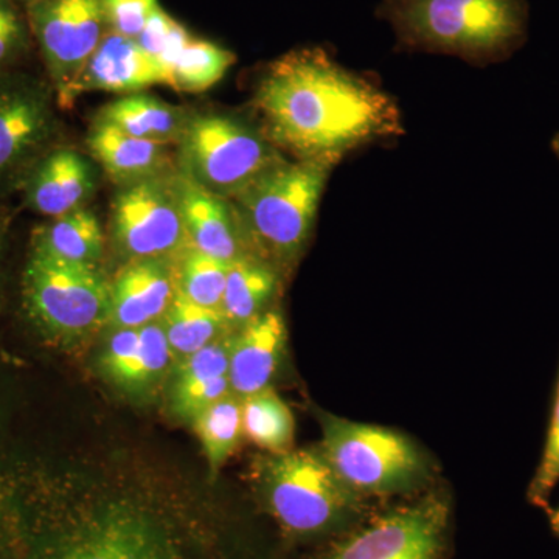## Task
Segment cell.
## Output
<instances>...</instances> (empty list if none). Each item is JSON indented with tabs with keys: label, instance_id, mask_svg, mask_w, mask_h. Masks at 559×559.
Listing matches in <instances>:
<instances>
[{
	"label": "cell",
	"instance_id": "6da1fadb",
	"mask_svg": "<svg viewBox=\"0 0 559 559\" xmlns=\"http://www.w3.org/2000/svg\"><path fill=\"white\" fill-rule=\"evenodd\" d=\"M0 559H245L212 496L156 476L13 465Z\"/></svg>",
	"mask_w": 559,
	"mask_h": 559
},
{
	"label": "cell",
	"instance_id": "7a4b0ae2",
	"mask_svg": "<svg viewBox=\"0 0 559 559\" xmlns=\"http://www.w3.org/2000/svg\"><path fill=\"white\" fill-rule=\"evenodd\" d=\"M252 105L275 148L333 168L345 154L404 132L395 98L322 47L293 50L267 64Z\"/></svg>",
	"mask_w": 559,
	"mask_h": 559
},
{
	"label": "cell",
	"instance_id": "3957f363",
	"mask_svg": "<svg viewBox=\"0 0 559 559\" xmlns=\"http://www.w3.org/2000/svg\"><path fill=\"white\" fill-rule=\"evenodd\" d=\"M396 50L454 55L471 64L509 60L527 40L525 0H382Z\"/></svg>",
	"mask_w": 559,
	"mask_h": 559
},
{
	"label": "cell",
	"instance_id": "277c9868",
	"mask_svg": "<svg viewBox=\"0 0 559 559\" xmlns=\"http://www.w3.org/2000/svg\"><path fill=\"white\" fill-rule=\"evenodd\" d=\"M333 167L318 162H280L230 200L253 255L277 271L293 267L307 248Z\"/></svg>",
	"mask_w": 559,
	"mask_h": 559
},
{
	"label": "cell",
	"instance_id": "5b68a950",
	"mask_svg": "<svg viewBox=\"0 0 559 559\" xmlns=\"http://www.w3.org/2000/svg\"><path fill=\"white\" fill-rule=\"evenodd\" d=\"M263 460L261 499L286 535L296 539L326 535L358 513V492L341 479L322 451L289 450Z\"/></svg>",
	"mask_w": 559,
	"mask_h": 559
},
{
	"label": "cell",
	"instance_id": "8992f818",
	"mask_svg": "<svg viewBox=\"0 0 559 559\" xmlns=\"http://www.w3.org/2000/svg\"><path fill=\"white\" fill-rule=\"evenodd\" d=\"M21 296L33 326L55 344H75L109 323L110 283L94 264L70 263L31 249Z\"/></svg>",
	"mask_w": 559,
	"mask_h": 559
},
{
	"label": "cell",
	"instance_id": "52a82bcc",
	"mask_svg": "<svg viewBox=\"0 0 559 559\" xmlns=\"http://www.w3.org/2000/svg\"><path fill=\"white\" fill-rule=\"evenodd\" d=\"M178 145V173L226 200L285 160L259 128L227 114L190 116Z\"/></svg>",
	"mask_w": 559,
	"mask_h": 559
},
{
	"label": "cell",
	"instance_id": "ba28073f",
	"mask_svg": "<svg viewBox=\"0 0 559 559\" xmlns=\"http://www.w3.org/2000/svg\"><path fill=\"white\" fill-rule=\"evenodd\" d=\"M322 452L353 491H403L425 471L417 447L403 433L323 414Z\"/></svg>",
	"mask_w": 559,
	"mask_h": 559
},
{
	"label": "cell",
	"instance_id": "9c48e42d",
	"mask_svg": "<svg viewBox=\"0 0 559 559\" xmlns=\"http://www.w3.org/2000/svg\"><path fill=\"white\" fill-rule=\"evenodd\" d=\"M57 95L47 81L0 72V202L20 193L36 160L58 145Z\"/></svg>",
	"mask_w": 559,
	"mask_h": 559
},
{
	"label": "cell",
	"instance_id": "30bf717a",
	"mask_svg": "<svg viewBox=\"0 0 559 559\" xmlns=\"http://www.w3.org/2000/svg\"><path fill=\"white\" fill-rule=\"evenodd\" d=\"M27 22L58 106L69 108L73 86L105 38L102 0H35L27 5Z\"/></svg>",
	"mask_w": 559,
	"mask_h": 559
},
{
	"label": "cell",
	"instance_id": "8fae6325",
	"mask_svg": "<svg viewBox=\"0 0 559 559\" xmlns=\"http://www.w3.org/2000/svg\"><path fill=\"white\" fill-rule=\"evenodd\" d=\"M112 238L128 260H168L189 245L175 173L120 187L110 210Z\"/></svg>",
	"mask_w": 559,
	"mask_h": 559
},
{
	"label": "cell",
	"instance_id": "7c38bea8",
	"mask_svg": "<svg viewBox=\"0 0 559 559\" xmlns=\"http://www.w3.org/2000/svg\"><path fill=\"white\" fill-rule=\"evenodd\" d=\"M448 509L436 498L378 518L323 559H440Z\"/></svg>",
	"mask_w": 559,
	"mask_h": 559
},
{
	"label": "cell",
	"instance_id": "4fadbf2b",
	"mask_svg": "<svg viewBox=\"0 0 559 559\" xmlns=\"http://www.w3.org/2000/svg\"><path fill=\"white\" fill-rule=\"evenodd\" d=\"M98 186L94 162L80 151L53 146L47 151L22 182L24 205L44 218H58L86 209Z\"/></svg>",
	"mask_w": 559,
	"mask_h": 559
},
{
	"label": "cell",
	"instance_id": "5bb4252c",
	"mask_svg": "<svg viewBox=\"0 0 559 559\" xmlns=\"http://www.w3.org/2000/svg\"><path fill=\"white\" fill-rule=\"evenodd\" d=\"M183 226L191 248L234 263L253 255L234 202L175 173Z\"/></svg>",
	"mask_w": 559,
	"mask_h": 559
},
{
	"label": "cell",
	"instance_id": "9a60e30c",
	"mask_svg": "<svg viewBox=\"0 0 559 559\" xmlns=\"http://www.w3.org/2000/svg\"><path fill=\"white\" fill-rule=\"evenodd\" d=\"M156 84L171 87L164 66L143 51L138 40L108 32L81 72L72 98L94 91L135 94Z\"/></svg>",
	"mask_w": 559,
	"mask_h": 559
},
{
	"label": "cell",
	"instance_id": "2e32d148",
	"mask_svg": "<svg viewBox=\"0 0 559 559\" xmlns=\"http://www.w3.org/2000/svg\"><path fill=\"white\" fill-rule=\"evenodd\" d=\"M175 359L162 319L138 329H114L100 356L106 378L124 392L153 388Z\"/></svg>",
	"mask_w": 559,
	"mask_h": 559
},
{
	"label": "cell",
	"instance_id": "e0dca14e",
	"mask_svg": "<svg viewBox=\"0 0 559 559\" xmlns=\"http://www.w3.org/2000/svg\"><path fill=\"white\" fill-rule=\"evenodd\" d=\"M176 275L167 260L128 261L110 283L109 323L138 329L164 318L175 300Z\"/></svg>",
	"mask_w": 559,
	"mask_h": 559
},
{
	"label": "cell",
	"instance_id": "ac0fdd59",
	"mask_svg": "<svg viewBox=\"0 0 559 559\" xmlns=\"http://www.w3.org/2000/svg\"><path fill=\"white\" fill-rule=\"evenodd\" d=\"M285 345L286 323L278 311H264L237 330L230 342V392L245 400L271 388Z\"/></svg>",
	"mask_w": 559,
	"mask_h": 559
},
{
	"label": "cell",
	"instance_id": "d6986e66",
	"mask_svg": "<svg viewBox=\"0 0 559 559\" xmlns=\"http://www.w3.org/2000/svg\"><path fill=\"white\" fill-rule=\"evenodd\" d=\"M230 342L229 336L221 337L180 360L170 388L171 411L176 417L193 423L201 412L231 393Z\"/></svg>",
	"mask_w": 559,
	"mask_h": 559
},
{
	"label": "cell",
	"instance_id": "ffe728a7",
	"mask_svg": "<svg viewBox=\"0 0 559 559\" xmlns=\"http://www.w3.org/2000/svg\"><path fill=\"white\" fill-rule=\"evenodd\" d=\"M87 148L119 187L170 173V145L132 138L102 121L91 128Z\"/></svg>",
	"mask_w": 559,
	"mask_h": 559
},
{
	"label": "cell",
	"instance_id": "44dd1931",
	"mask_svg": "<svg viewBox=\"0 0 559 559\" xmlns=\"http://www.w3.org/2000/svg\"><path fill=\"white\" fill-rule=\"evenodd\" d=\"M189 119L190 114L180 106L135 92L103 106L95 121L110 124L135 139L171 145L179 142Z\"/></svg>",
	"mask_w": 559,
	"mask_h": 559
},
{
	"label": "cell",
	"instance_id": "7402d4cb",
	"mask_svg": "<svg viewBox=\"0 0 559 559\" xmlns=\"http://www.w3.org/2000/svg\"><path fill=\"white\" fill-rule=\"evenodd\" d=\"M31 249L70 263L97 266L105 253V234L95 213L81 209L36 227Z\"/></svg>",
	"mask_w": 559,
	"mask_h": 559
},
{
	"label": "cell",
	"instance_id": "603a6c76",
	"mask_svg": "<svg viewBox=\"0 0 559 559\" xmlns=\"http://www.w3.org/2000/svg\"><path fill=\"white\" fill-rule=\"evenodd\" d=\"M278 288V271L255 255L230 263L221 311L231 330H240L250 320L267 311Z\"/></svg>",
	"mask_w": 559,
	"mask_h": 559
},
{
	"label": "cell",
	"instance_id": "cb8c5ba5",
	"mask_svg": "<svg viewBox=\"0 0 559 559\" xmlns=\"http://www.w3.org/2000/svg\"><path fill=\"white\" fill-rule=\"evenodd\" d=\"M168 344L176 359L182 360L221 337L229 336L230 325L223 311L201 307L176 293L162 318Z\"/></svg>",
	"mask_w": 559,
	"mask_h": 559
},
{
	"label": "cell",
	"instance_id": "d4e9b609",
	"mask_svg": "<svg viewBox=\"0 0 559 559\" xmlns=\"http://www.w3.org/2000/svg\"><path fill=\"white\" fill-rule=\"evenodd\" d=\"M241 401L245 437L270 454L293 450L296 421L274 389L261 390Z\"/></svg>",
	"mask_w": 559,
	"mask_h": 559
},
{
	"label": "cell",
	"instance_id": "484cf974",
	"mask_svg": "<svg viewBox=\"0 0 559 559\" xmlns=\"http://www.w3.org/2000/svg\"><path fill=\"white\" fill-rule=\"evenodd\" d=\"M193 423L210 469L216 474L240 447V441L245 437L242 401L234 393H229L201 412Z\"/></svg>",
	"mask_w": 559,
	"mask_h": 559
},
{
	"label": "cell",
	"instance_id": "4316f807",
	"mask_svg": "<svg viewBox=\"0 0 559 559\" xmlns=\"http://www.w3.org/2000/svg\"><path fill=\"white\" fill-rule=\"evenodd\" d=\"M237 58L231 51L191 36L171 68V87L200 94L224 79Z\"/></svg>",
	"mask_w": 559,
	"mask_h": 559
},
{
	"label": "cell",
	"instance_id": "83f0119b",
	"mask_svg": "<svg viewBox=\"0 0 559 559\" xmlns=\"http://www.w3.org/2000/svg\"><path fill=\"white\" fill-rule=\"evenodd\" d=\"M176 263V288L186 299L201 307L221 310L230 263L187 246Z\"/></svg>",
	"mask_w": 559,
	"mask_h": 559
},
{
	"label": "cell",
	"instance_id": "f1b7e54d",
	"mask_svg": "<svg viewBox=\"0 0 559 559\" xmlns=\"http://www.w3.org/2000/svg\"><path fill=\"white\" fill-rule=\"evenodd\" d=\"M559 481V374L554 407H551L549 430L546 444L535 476L530 481L527 498L530 503L539 509L549 510L551 491Z\"/></svg>",
	"mask_w": 559,
	"mask_h": 559
},
{
	"label": "cell",
	"instance_id": "f546056e",
	"mask_svg": "<svg viewBox=\"0 0 559 559\" xmlns=\"http://www.w3.org/2000/svg\"><path fill=\"white\" fill-rule=\"evenodd\" d=\"M102 9L109 32L135 39L159 3L157 0H102Z\"/></svg>",
	"mask_w": 559,
	"mask_h": 559
},
{
	"label": "cell",
	"instance_id": "4dcf8cb0",
	"mask_svg": "<svg viewBox=\"0 0 559 559\" xmlns=\"http://www.w3.org/2000/svg\"><path fill=\"white\" fill-rule=\"evenodd\" d=\"M31 28L11 0H0V72L9 70L28 49Z\"/></svg>",
	"mask_w": 559,
	"mask_h": 559
},
{
	"label": "cell",
	"instance_id": "1f68e13d",
	"mask_svg": "<svg viewBox=\"0 0 559 559\" xmlns=\"http://www.w3.org/2000/svg\"><path fill=\"white\" fill-rule=\"evenodd\" d=\"M176 25H178V21L168 16L159 7V9L154 11L153 16L146 22L145 28H143L135 40H138L143 51H146L154 60L159 61L162 53H164L168 43H170Z\"/></svg>",
	"mask_w": 559,
	"mask_h": 559
},
{
	"label": "cell",
	"instance_id": "d6a6232c",
	"mask_svg": "<svg viewBox=\"0 0 559 559\" xmlns=\"http://www.w3.org/2000/svg\"><path fill=\"white\" fill-rule=\"evenodd\" d=\"M10 224V210L5 202H0V270H2L3 255H5L7 241H9Z\"/></svg>",
	"mask_w": 559,
	"mask_h": 559
},
{
	"label": "cell",
	"instance_id": "836d02e7",
	"mask_svg": "<svg viewBox=\"0 0 559 559\" xmlns=\"http://www.w3.org/2000/svg\"><path fill=\"white\" fill-rule=\"evenodd\" d=\"M550 527L555 535L559 536V507L557 510L550 511Z\"/></svg>",
	"mask_w": 559,
	"mask_h": 559
},
{
	"label": "cell",
	"instance_id": "e575fe53",
	"mask_svg": "<svg viewBox=\"0 0 559 559\" xmlns=\"http://www.w3.org/2000/svg\"><path fill=\"white\" fill-rule=\"evenodd\" d=\"M551 150H554V153L557 154V157L559 159V132L555 134L554 140H551Z\"/></svg>",
	"mask_w": 559,
	"mask_h": 559
},
{
	"label": "cell",
	"instance_id": "d590c367",
	"mask_svg": "<svg viewBox=\"0 0 559 559\" xmlns=\"http://www.w3.org/2000/svg\"><path fill=\"white\" fill-rule=\"evenodd\" d=\"M20 2L27 3V5H28V3L35 2V0H20Z\"/></svg>",
	"mask_w": 559,
	"mask_h": 559
}]
</instances>
